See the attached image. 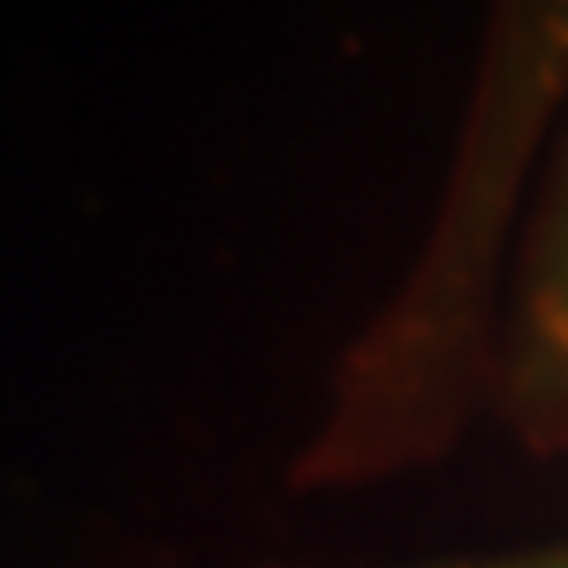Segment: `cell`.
<instances>
[{"mask_svg":"<svg viewBox=\"0 0 568 568\" xmlns=\"http://www.w3.org/2000/svg\"><path fill=\"white\" fill-rule=\"evenodd\" d=\"M568 95V0H493L484 67L432 237L336 384L323 474H369L432 450L484 375L493 280L530 156Z\"/></svg>","mask_w":568,"mask_h":568,"instance_id":"6da1fadb","label":"cell"},{"mask_svg":"<svg viewBox=\"0 0 568 568\" xmlns=\"http://www.w3.org/2000/svg\"><path fill=\"white\" fill-rule=\"evenodd\" d=\"M507 413L536 436L568 432V171L526 271L507 351Z\"/></svg>","mask_w":568,"mask_h":568,"instance_id":"7a4b0ae2","label":"cell"},{"mask_svg":"<svg viewBox=\"0 0 568 568\" xmlns=\"http://www.w3.org/2000/svg\"><path fill=\"white\" fill-rule=\"evenodd\" d=\"M436 568H568V545L526 549V555H503V559H465V564H436Z\"/></svg>","mask_w":568,"mask_h":568,"instance_id":"3957f363","label":"cell"}]
</instances>
